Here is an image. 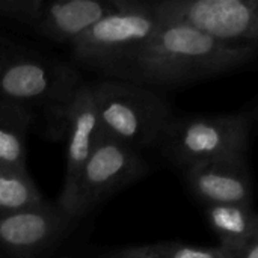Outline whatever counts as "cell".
Here are the masks:
<instances>
[{
  "instance_id": "cell-1",
  "label": "cell",
  "mask_w": 258,
  "mask_h": 258,
  "mask_svg": "<svg viewBox=\"0 0 258 258\" xmlns=\"http://www.w3.org/2000/svg\"><path fill=\"white\" fill-rule=\"evenodd\" d=\"M255 54L257 48H231L186 24L159 17L151 38L113 79L154 91L177 88L237 70Z\"/></svg>"
},
{
  "instance_id": "cell-2",
  "label": "cell",
  "mask_w": 258,
  "mask_h": 258,
  "mask_svg": "<svg viewBox=\"0 0 258 258\" xmlns=\"http://www.w3.org/2000/svg\"><path fill=\"white\" fill-rule=\"evenodd\" d=\"M80 85L74 65L0 33V100L41 107L60 130L62 112Z\"/></svg>"
},
{
  "instance_id": "cell-3",
  "label": "cell",
  "mask_w": 258,
  "mask_h": 258,
  "mask_svg": "<svg viewBox=\"0 0 258 258\" xmlns=\"http://www.w3.org/2000/svg\"><path fill=\"white\" fill-rule=\"evenodd\" d=\"M100 132L138 151L156 147L175 118L169 101L157 91L119 79L88 83Z\"/></svg>"
},
{
  "instance_id": "cell-4",
  "label": "cell",
  "mask_w": 258,
  "mask_h": 258,
  "mask_svg": "<svg viewBox=\"0 0 258 258\" xmlns=\"http://www.w3.org/2000/svg\"><path fill=\"white\" fill-rule=\"evenodd\" d=\"M255 112L252 106L225 115L175 116L156 147L172 165L181 169L248 157Z\"/></svg>"
},
{
  "instance_id": "cell-5",
  "label": "cell",
  "mask_w": 258,
  "mask_h": 258,
  "mask_svg": "<svg viewBox=\"0 0 258 258\" xmlns=\"http://www.w3.org/2000/svg\"><path fill=\"white\" fill-rule=\"evenodd\" d=\"M159 24L153 2L121 0L71 45L74 62L113 79L151 38Z\"/></svg>"
},
{
  "instance_id": "cell-6",
  "label": "cell",
  "mask_w": 258,
  "mask_h": 258,
  "mask_svg": "<svg viewBox=\"0 0 258 258\" xmlns=\"http://www.w3.org/2000/svg\"><path fill=\"white\" fill-rule=\"evenodd\" d=\"M150 172L142 151L100 132L85 162L65 215L77 221L97 204L136 183Z\"/></svg>"
},
{
  "instance_id": "cell-7",
  "label": "cell",
  "mask_w": 258,
  "mask_h": 258,
  "mask_svg": "<svg viewBox=\"0 0 258 258\" xmlns=\"http://www.w3.org/2000/svg\"><path fill=\"white\" fill-rule=\"evenodd\" d=\"M153 8L222 45L258 48V0H159Z\"/></svg>"
},
{
  "instance_id": "cell-8",
  "label": "cell",
  "mask_w": 258,
  "mask_h": 258,
  "mask_svg": "<svg viewBox=\"0 0 258 258\" xmlns=\"http://www.w3.org/2000/svg\"><path fill=\"white\" fill-rule=\"evenodd\" d=\"M121 0H0V21L71 45Z\"/></svg>"
},
{
  "instance_id": "cell-9",
  "label": "cell",
  "mask_w": 258,
  "mask_h": 258,
  "mask_svg": "<svg viewBox=\"0 0 258 258\" xmlns=\"http://www.w3.org/2000/svg\"><path fill=\"white\" fill-rule=\"evenodd\" d=\"M73 222L48 201L0 213V255L41 258L60 243Z\"/></svg>"
},
{
  "instance_id": "cell-10",
  "label": "cell",
  "mask_w": 258,
  "mask_h": 258,
  "mask_svg": "<svg viewBox=\"0 0 258 258\" xmlns=\"http://www.w3.org/2000/svg\"><path fill=\"white\" fill-rule=\"evenodd\" d=\"M60 130L67 135V165L63 186L56 204L65 212L80 171L100 135L95 104L86 82L77 88L67 103L60 118Z\"/></svg>"
},
{
  "instance_id": "cell-11",
  "label": "cell",
  "mask_w": 258,
  "mask_h": 258,
  "mask_svg": "<svg viewBox=\"0 0 258 258\" xmlns=\"http://www.w3.org/2000/svg\"><path fill=\"white\" fill-rule=\"evenodd\" d=\"M189 190L206 206L252 204L248 157L201 163L184 169Z\"/></svg>"
},
{
  "instance_id": "cell-12",
  "label": "cell",
  "mask_w": 258,
  "mask_h": 258,
  "mask_svg": "<svg viewBox=\"0 0 258 258\" xmlns=\"http://www.w3.org/2000/svg\"><path fill=\"white\" fill-rule=\"evenodd\" d=\"M206 219L219 246L236 255L251 239L258 237V216L252 204L206 206Z\"/></svg>"
},
{
  "instance_id": "cell-13",
  "label": "cell",
  "mask_w": 258,
  "mask_h": 258,
  "mask_svg": "<svg viewBox=\"0 0 258 258\" xmlns=\"http://www.w3.org/2000/svg\"><path fill=\"white\" fill-rule=\"evenodd\" d=\"M36 113L30 107L0 100V166L14 171H27L26 138Z\"/></svg>"
},
{
  "instance_id": "cell-14",
  "label": "cell",
  "mask_w": 258,
  "mask_h": 258,
  "mask_svg": "<svg viewBox=\"0 0 258 258\" xmlns=\"http://www.w3.org/2000/svg\"><path fill=\"white\" fill-rule=\"evenodd\" d=\"M104 255L107 258H236V254L219 245L204 248L172 240L121 248Z\"/></svg>"
},
{
  "instance_id": "cell-15",
  "label": "cell",
  "mask_w": 258,
  "mask_h": 258,
  "mask_svg": "<svg viewBox=\"0 0 258 258\" xmlns=\"http://www.w3.org/2000/svg\"><path fill=\"white\" fill-rule=\"evenodd\" d=\"M45 201L29 172L0 166V213L20 210Z\"/></svg>"
},
{
  "instance_id": "cell-16",
  "label": "cell",
  "mask_w": 258,
  "mask_h": 258,
  "mask_svg": "<svg viewBox=\"0 0 258 258\" xmlns=\"http://www.w3.org/2000/svg\"><path fill=\"white\" fill-rule=\"evenodd\" d=\"M236 258H258V237L251 239L239 252Z\"/></svg>"
},
{
  "instance_id": "cell-17",
  "label": "cell",
  "mask_w": 258,
  "mask_h": 258,
  "mask_svg": "<svg viewBox=\"0 0 258 258\" xmlns=\"http://www.w3.org/2000/svg\"><path fill=\"white\" fill-rule=\"evenodd\" d=\"M100 258H107V257H106V255H101V257H100Z\"/></svg>"
},
{
  "instance_id": "cell-18",
  "label": "cell",
  "mask_w": 258,
  "mask_h": 258,
  "mask_svg": "<svg viewBox=\"0 0 258 258\" xmlns=\"http://www.w3.org/2000/svg\"><path fill=\"white\" fill-rule=\"evenodd\" d=\"M0 258H3V257H2V255H0Z\"/></svg>"
}]
</instances>
